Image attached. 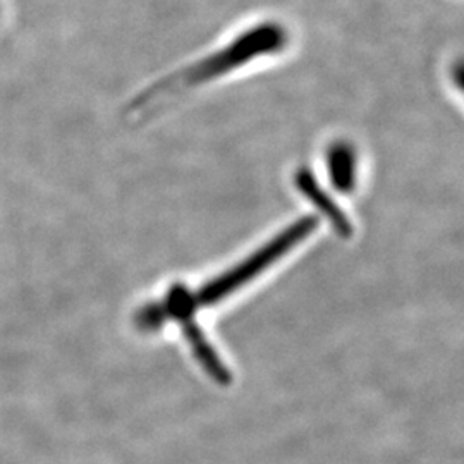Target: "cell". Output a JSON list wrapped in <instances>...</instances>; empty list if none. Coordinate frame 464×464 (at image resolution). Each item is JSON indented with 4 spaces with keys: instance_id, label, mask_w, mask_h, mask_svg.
I'll list each match as a JSON object with an SVG mask.
<instances>
[{
    "instance_id": "2",
    "label": "cell",
    "mask_w": 464,
    "mask_h": 464,
    "mask_svg": "<svg viewBox=\"0 0 464 464\" xmlns=\"http://www.w3.org/2000/svg\"><path fill=\"white\" fill-rule=\"evenodd\" d=\"M318 220L315 217L308 216L293 222L289 227L279 232L274 239H270L266 246L255 251L248 260L241 262L229 272L216 277L214 281L205 284L197 293H191L193 310L199 306H212L218 301L237 291L241 285L260 276L266 268L274 266L281 256L289 253L301 241H304L312 232L315 231Z\"/></svg>"
},
{
    "instance_id": "1",
    "label": "cell",
    "mask_w": 464,
    "mask_h": 464,
    "mask_svg": "<svg viewBox=\"0 0 464 464\" xmlns=\"http://www.w3.org/2000/svg\"><path fill=\"white\" fill-rule=\"evenodd\" d=\"M285 32L279 24L266 23L262 26H255L246 34H239L232 44L212 53L210 57L145 90L130 105V111H143L149 105L157 103L159 100L174 95L176 92H183L186 88L207 83L214 78L231 72L237 67L248 64L256 57L276 53L285 45Z\"/></svg>"
},
{
    "instance_id": "3",
    "label": "cell",
    "mask_w": 464,
    "mask_h": 464,
    "mask_svg": "<svg viewBox=\"0 0 464 464\" xmlns=\"http://www.w3.org/2000/svg\"><path fill=\"white\" fill-rule=\"evenodd\" d=\"M295 184H296L299 193L308 199L322 216L329 218L332 227L341 237H351L353 236V226H351L348 217L335 205V201L322 189V186L316 181L315 176L308 169L296 170Z\"/></svg>"
},
{
    "instance_id": "4",
    "label": "cell",
    "mask_w": 464,
    "mask_h": 464,
    "mask_svg": "<svg viewBox=\"0 0 464 464\" xmlns=\"http://www.w3.org/2000/svg\"><path fill=\"white\" fill-rule=\"evenodd\" d=\"M327 167L334 188L349 193L356 186V153L348 143H335L327 153Z\"/></svg>"
}]
</instances>
